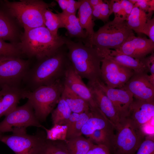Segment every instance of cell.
Returning <instances> with one entry per match:
<instances>
[{
    "instance_id": "83f0119b",
    "label": "cell",
    "mask_w": 154,
    "mask_h": 154,
    "mask_svg": "<svg viewBox=\"0 0 154 154\" xmlns=\"http://www.w3.org/2000/svg\"><path fill=\"white\" fill-rule=\"evenodd\" d=\"M72 112L65 101L60 97L57 107L51 113L53 124L65 125Z\"/></svg>"
},
{
    "instance_id": "f546056e",
    "label": "cell",
    "mask_w": 154,
    "mask_h": 154,
    "mask_svg": "<svg viewBox=\"0 0 154 154\" xmlns=\"http://www.w3.org/2000/svg\"><path fill=\"white\" fill-rule=\"evenodd\" d=\"M92 114L90 110L80 114L78 119L67 129L66 140L81 136L82 129Z\"/></svg>"
},
{
    "instance_id": "277c9868",
    "label": "cell",
    "mask_w": 154,
    "mask_h": 154,
    "mask_svg": "<svg viewBox=\"0 0 154 154\" xmlns=\"http://www.w3.org/2000/svg\"><path fill=\"white\" fill-rule=\"evenodd\" d=\"M1 2L9 15L15 18L24 31L45 26L43 19L44 11L56 5L54 2L48 3L37 0L13 2L4 0Z\"/></svg>"
},
{
    "instance_id": "2e32d148",
    "label": "cell",
    "mask_w": 154,
    "mask_h": 154,
    "mask_svg": "<svg viewBox=\"0 0 154 154\" xmlns=\"http://www.w3.org/2000/svg\"><path fill=\"white\" fill-rule=\"evenodd\" d=\"M87 85L98 107L116 129L121 122L111 101L96 82L88 81Z\"/></svg>"
},
{
    "instance_id": "9a60e30c",
    "label": "cell",
    "mask_w": 154,
    "mask_h": 154,
    "mask_svg": "<svg viewBox=\"0 0 154 154\" xmlns=\"http://www.w3.org/2000/svg\"><path fill=\"white\" fill-rule=\"evenodd\" d=\"M115 50L140 61L149 54L153 52L154 42L145 37H137L134 35Z\"/></svg>"
},
{
    "instance_id": "e0dca14e",
    "label": "cell",
    "mask_w": 154,
    "mask_h": 154,
    "mask_svg": "<svg viewBox=\"0 0 154 154\" xmlns=\"http://www.w3.org/2000/svg\"><path fill=\"white\" fill-rule=\"evenodd\" d=\"M154 116V102H148L133 99L128 118L137 126H142Z\"/></svg>"
},
{
    "instance_id": "d590c367",
    "label": "cell",
    "mask_w": 154,
    "mask_h": 154,
    "mask_svg": "<svg viewBox=\"0 0 154 154\" xmlns=\"http://www.w3.org/2000/svg\"><path fill=\"white\" fill-rule=\"evenodd\" d=\"M133 7H138L151 16L154 10V0H130Z\"/></svg>"
},
{
    "instance_id": "d6a6232c",
    "label": "cell",
    "mask_w": 154,
    "mask_h": 154,
    "mask_svg": "<svg viewBox=\"0 0 154 154\" xmlns=\"http://www.w3.org/2000/svg\"><path fill=\"white\" fill-rule=\"evenodd\" d=\"M92 8L93 17L104 22L108 21L109 17L112 13L109 1H104Z\"/></svg>"
},
{
    "instance_id": "cb8c5ba5",
    "label": "cell",
    "mask_w": 154,
    "mask_h": 154,
    "mask_svg": "<svg viewBox=\"0 0 154 154\" xmlns=\"http://www.w3.org/2000/svg\"><path fill=\"white\" fill-rule=\"evenodd\" d=\"M151 16L140 8L133 7L127 19V24L129 27L138 33H141L147 21Z\"/></svg>"
},
{
    "instance_id": "ee69618b",
    "label": "cell",
    "mask_w": 154,
    "mask_h": 154,
    "mask_svg": "<svg viewBox=\"0 0 154 154\" xmlns=\"http://www.w3.org/2000/svg\"><path fill=\"white\" fill-rule=\"evenodd\" d=\"M91 7L99 4L103 3L104 1L102 0H87Z\"/></svg>"
},
{
    "instance_id": "1f68e13d",
    "label": "cell",
    "mask_w": 154,
    "mask_h": 154,
    "mask_svg": "<svg viewBox=\"0 0 154 154\" xmlns=\"http://www.w3.org/2000/svg\"><path fill=\"white\" fill-rule=\"evenodd\" d=\"M43 129L46 132V139L47 140L63 141L66 140L67 127L66 125L54 124L50 129L45 127Z\"/></svg>"
},
{
    "instance_id": "60d3db41",
    "label": "cell",
    "mask_w": 154,
    "mask_h": 154,
    "mask_svg": "<svg viewBox=\"0 0 154 154\" xmlns=\"http://www.w3.org/2000/svg\"><path fill=\"white\" fill-rule=\"evenodd\" d=\"M86 154H110V150L105 145L94 144Z\"/></svg>"
},
{
    "instance_id": "7a4b0ae2",
    "label": "cell",
    "mask_w": 154,
    "mask_h": 154,
    "mask_svg": "<svg viewBox=\"0 0 154 154\" xmlns=\"http://www.w3.org/2000/svg\"><path fill=\"white\" fill-rule=\"evenodd\" d=\"M65 45L72 66L82 78L91 82L102 80L100 64L103 58L95 47L66 37Z\"/></svg>"
},
{
    "instance_id": "5b68a950",
    "label": "cell",
    "mask_w": 154,
    "mask_h": 154,
    "mask_svg": "<svg viewBox=\"0 0 154 154\" xmlns=\"http://www.w3.org/2000/svg\"><path fill=\"white\" fill-rule=\"evenodd\" d=\"M134 35L127 25L126 20L115 17L95 32L86 45L93 46L97 50L111 48L116 50L130 36Z\"/></svg>"
},
{
    "instance_id": "8d00e7d4",
    "label": "cell",
    "mask_w": 154,
    "mask_h": 154,
    "mask_svg": "<svg viewBox=\"0 0 154 154\" xmlns=\"http://www.w3.org/2000/svg\"><path fill=\"white\" fill-rule=\"evenodd\" d=\"M144 66L145 72L147 74L149 73V75L150 80L151 82L154 84V54L153 53L149 56H146L141 60Z\"/></svg>"
},
{
    "instance_id": "ac0fdd59",
    "label": "cell",
    "mask_w": 154,
    "mask_h": 154,
    "mask_svg": "<svg viewBox=\"0 0 154 154\" xmlns=\"http://www.w3.org/2000/svg\"><path fill=\"white\" fill-rule=\"evenodd\" d=\"M26 90L22 87L5 86L0 90V118L17 106L20 100L25 98Z\"/></svg>"
},
{
    "instance_id": "ffe728a7",
    "label": "cell",
    "mask_w": 154,
    "mask_h": 154,
    "mask_svg": "<svg viewBox=\"0 0 154 154\" xmlns=\"http://www.w3.org/2000/svg\"><path fill=\"white\" fill-rule=\"evenodd\" d=\"M61 19L63 28H66L68 36L70 37L79 39L84 44L87 42L88 37L86 32L83 29L76 15L56 11Z\"/></svg>"
},
{
    "instance_id": "3957f363",
    "label": "cell",
    "mask_w": 154,
    "mask_h": 154,
    "mask_svg": "<svg viewBox=\"0 0 154 154\" xmlns=\"http://www.w3.org/2000/svg\"><path fill=\"white\" fill-rule=\"evenodd\" d=\"M65 44V37H55L42 26L24 31L18 46L22 54L40 60L54 54Z\"/></svg>"
},
{
    "instance_id": "484cf974",
    "label": "cell",
    "mask_w": 154,
    "mask_h": 154,
    "mask_svg": "<svg viewBox=\"0 0 154 154\" xmlns=\"http://www.w3.org/2000/svg\"><path fill=\"white\" fill-rule=\"evenodd\" d=\"M65 142L69 154H86L94 144L88 139L82 135Z\"/></svg>"
},
{
    "instance_id": "44dd1931",
    "label": "cell",
    "mask_w": 154,
    "mask_h": 154,
    "mask_svg": "<svg viewBox=\"0 0 154 154\" xmlns=\"http://www.w3.org/2000/svg\"><path fill=\"white\" fill-rule=\"evenodd\" d=\"M92 112V116L82 129V134L88 136L97 130L115 129L114 126L103 113Z\"/></svg>"
},
{
    "instance_id": "4dcf8cb0",
    "label": "cell",
    "mask_w": 154,
    "mask_h": 154,
    "mask_svg": "<svg viewBox=\"0 0 154 154\" xmlns=\"http://www.w3.org/2000/svg\"><path fill=\"white\" fill-rule=\"evenodd\" d=\"M39 154H69L65 141L46 139Z\"/></svg>"
},
{
    "instance_id": "5bb4252c",
    "label": "cell",
    "mask_w": 154,
    "mask_h": 154,
    "mask_svg": "<svg viewBox=\"0 0 154 154\" xmlns=\"http://www.w3.org/2000/svg\"><path fill=\"white\" fill-rule=\"evenodd\" d=\"M63 81L64 85L87 102L91 111L97 113L102 112L96 103L87 85L75 71L70 62L67 68Z\"/></svg>"
},
{
    "instance_id": "f1b7e54d",
    "label": "cell",
    "mask_w": 154,
    "mask_h": 154,
    "mask_svg": "<svg viewBox=\"0 0 154 154\" xmlns=\"http://www.w3.org/2000/svg\"><path fill=\"white\" fill-rule=\"evenodd\" d=\"M43 22L44 26L55 37H58V29L63 28L62 22L58 13H55L49 9H46L43 14Z\"/></svg>"
},
{
    "instance_id": "6da1fadb",
    "label": "cell",
    "mask_w": 154,
    "mask_h": 154,
    "mask_svg": "<svg viewBox=\"0 0 154 154\" xmlns=\"http://www.w3.org/2000/svg\"><path fill=\"white\" fill-rule=\"evenodd\" d=\"M64 45L53 54L38 60L37 63L30 67L23 80L22 86L24 89L32 91L63 79L70 64Z\"/></svg>"
},
{
    "instance_id": "d6986e66",
    "label": "cell",
    "mask_w": 154,
    "mask_h": 154,
    "mask_svg": "<svg viewBox=\"0 0 154 154\" xmlns=\"http://www.w3.org/2000/svg\"><path fill=\"white\" fill-rule=\"evenodd\" d=\"M103 58L113 60L120 65L132 70L134 73L145 72V67L141 61L116 50H98Z\"/></svg>"
},
{
    "instance_id": "52a82bcc",
    "label": "cell",
    "mask_w": 154,
    "mask_h": 154,
    "mask_svg": "<svg viewBox=\"0 0 154 154\" xmlns=\"http://www.w3.org/2000/svg\"><path fill=\"white\" fill-rule=\"evenodd\" d=\"M116 130L112 149L115 154H135L145 138L142 127L128 118Z\"/></svg>"
},
{
    "instance_id": "ab89813d",
    "label": "cell",
    "mask_w": 154,
    "mask_h": 154,
    "mask_svg": "<svg viewBox=\"0 0 154 154\" xmlns=\"http://www.w3.org/2000/svg\"><path fill=\"white\" fill-rule=\"evenodd\" d=\"M82 3L81 0L76 1L74 0H67L65 13L76 15V11Z\"/></svg>"
},
{
    "instance_id": "4fadbf2b",
    "label": "cell",
    "mask_w": 154,
    "mask_h": 154,
    "mask_svg": "<svg viewBox=\"0 0 154 154\" xmlns=\"http://www.w3.org/2000/svg\"><path fill=\"white\" fill-rule=\"evenodd\" d=\"M121 88L126 90L135 99L148 102H154V84L146 72L134 73Z\"/></svg>"
},
{
    "instance_id": "b9f144b4",
    "label": "cell",
    "mask_w": 154,
    "mask_h": 154,
    "mask_svg": "<svg viewBox=\"0 0 154 154\" xmlns=\"http://www.w3.org/2000/svg\"><path fill=\"white\" fill-rule=\"evenodd\" d=\"M119 1L122 8L128 16L133 7V5L130 0H121Z\"/></svg>"
},
{
    "instance_id": "7402d4cb",
    "label": "cell",
    "mask_w": 154,
    "mask_h": 154,
    "mask_svg": "<svg viewBox=\"0 0 154 154\" xmlns=\"http://www.w3.org/2000/svg\"><path fill=\"white\" fill-rule=\"evenodd\" d=\"M81 1L78 9V18L81 27L86 32L88 37L87 44L95 32L94 28L95 24L93 19L91 6L87 0H81Z\"/></svg>"
},
{
    "instance_id": "836d02e7",
    "label": "cell",
    "mask_w": 154,
    "mask_h": 154,
    "mask_svg": "<svg viewBox=\"0 0 154 154\" xmlns=\"http://www.w3.org/2000/svg\"><path fill=\"white\" fill-rule=\"evenodd\" d=\"M21 54L18 45L6 42L0 39V58L20 57Z\"/></svg>"
},
{
    "instance_id": "7bdbcfd3",
    "label": "cell",
    "mask_w": 154,
    "mask_h": 154,
    "mask_svg": "<svg viewBox=\"0 0 154 154\" xmlns=\"http://www.w3.org/2000/svg\"><path fill=\"white\" fill-rule=\"evenodd\" d=\"M79 115V114L72 112L65 125L67 127V129L70 127L78 119Z\"/></svg>"
},
{
    "instance_id": "ba28073f",
    "label": "cell",
    "mask_w": 154,
    "mask_h": 154,
    "mask_svg": "<svg viewBox=\"0 0 154 154\" xmlns=\"http://www.w3.org/2000/svg\"><path fill=\"white\" fill-rule=\"evenodd\" d=\"M0 123V135L5 132L14 133L26 130L29 126L43 129L35 114L33 108L29 100L24 105L17 106L6 115Z\"/></svg>"
},
{
    "instance_id": "e575fe53",
    "label": "cell",
    "mask_w": 154,
    "mask_h": 154,
    "mask_svg": "<svg viewBox=\"0 0 154 154\" xmlns=\"http://www.w3.org/2000/svg\"><path fill=\"white\" fill-rule=\"evenodd\" d=\"M135 154H154V141L151 137L145 138L137 149Z\"/></svg>"
},
{
    "instance_id": "f35d334b",
    "label": "cell",
    "mask_w": 154,
    "mask_h": 154,
    "mask_svg": "<svg viewBox=\"0 0 154 154\" xmlns=\"http://www.w3.org/2000/svg\"><path fill=\"white\" fill-rule=\"evenodd\" d=\"M147 36L154 42V18L148 20L143 27L141 33Z\"/></svg>"
},
{
    "instance_id": "d4e9b609",
    "label": "cell",
    "mask_w": 154,
    "mask_h": 154,
    "mask_svg": "<svg viewBox=\"0 0 154 154\" xmlns=\"http://www.w3.org/2000/svg\"><path fill=\"white\" fill-rule=\"evenodd\" d=\"M15 26L10 16L2 7L0 9V39L3 40H12L15 37Z\"/></svg>"
},
{
    "instance_id": "603a6c76",
    "label": "cell",
    "mask_w": 154,
    "mask_h": 154,
    "mask_svg": "<svg viewBox=\"0 0 154 154\" xmlns=\"http://www.w3.org/2000/svg\"><path fill=\"white\" fill-rule=\"evenodd\" d=\"M61 97L65 101L72 112L80 114L90 110L86 101L65 85Z\"/></svg>"
},
{
    "instance_id": "8fae6325",
    "label": "cell",
    "mask_w": 154,
    "mask_h": 154,
    "mask_svg": "<svg viewBox=\"0 0 154 154\" xmlns=\"http://www.w3.org/2000/svg\"><path fill=\"white\" fill-rule=\"evenodd\" d=\"M101 66V79L108 87L121 88L134 73L132 70L104 58Z\"/></svg>"
},
{
    "instance_id": "74e56055",
    "label": "cell",
    "mask_w": 154,
    "mask_h": 154,
    "mask_svg": "<svg viewBox=\"0 0 154 154\" xmlns=\"http://www.w3.org/2000/svg\"><path fill=\"white\" fill-rule=\"evenodd\" d=\"M111 11L115 14V17L126 20L128 15L122 8L119 0H113L109 1Z\"/></svg>"
},
{
    "instance_id": "8992f818",
    "label": "cell",
    "mask_w": 154,
    "mask_h": 154,
    "mask_svg": "<svg viewBox=\"0 0 154 154\" xmlns=\"http://www.w3.org/2000/svg\"><path fill=\"white\" fill-rule=\"evenodd\" d=\"M64 87L63 79L50 85L39 87L32 91H26L25 98L31 103L40 122L45 121L54 109Z\"/></svg>"
},
{
    "instance_id": "7c38bea8",
    "label": "cell",
    "mask_w": 154,
    "mask_h": 154,
    "mask_svg": "<svg viewBox=\"0 0 154 154\" xmlns=\"http://www.w3.org/2000/svg\"><path fill=\"white\" fill-rule=\"evenodd\" d=\"M96 82L111 101L121 123L128 117L134 99L133 95L122 88H109L101 80Z\"/></svg>"
},
{
    "instance_id": "4316f807",
    "label": "cell",
    "mask_w": 154,
    "mask_h": 154,
    "mask_svg": "<svg viewBox=\"0 0 154 154\" xmlns=\"http://www.w3.org/2000/svg\"><path fill=\"white\" fill-rule=\"evenodd\" d=\"M114 131L107 129L97 130L87 137L93 143L105 145L110 150L112 149L114 141L115 134Z\"/></svg>"
},
{
    "instance_id": "30bf717a",
    "label": "cell",
    "mask_w": 154,
    "mask_h": 154,
    "mask_svg": "<svg viewBox=\"0 0 154 154\" xmlns=\"http://www.w3.org/2000/svg\"><path fill=\"white\" fill-rule=\"evenodd\" d=\"M30 67L29 60L20 57L0 58V88L23 87V79Z\"/></svg>"
},
{
    "instance_id": "9c48e42d",
    "label": "cell",
    "mask_w": 154,
    "mask_h": 154,
    "mask_svg": "<svg viewBox=\"0 0 154 154\" xmlns=\"http://www.w3.org/2000/svg\"><path fill=\"white\" fill-rule=\"evenodd\" d=\"M42 132L28 134L26 130L0 135V141L6 144L15 154H39L46 141Z\"/></svg>"
}]
</instances>
